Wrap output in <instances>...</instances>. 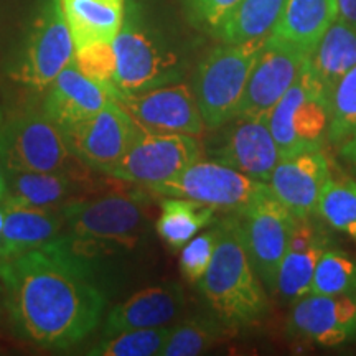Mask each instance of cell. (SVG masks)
Listing matches in <instances>:
<instances>
[{
	"label": "cell",
	"instance_id": "cell-20",
	"mask_svg": "<svg viewBox=\"0 0 356 356\" xmlns=\"http://www.w3.org/2000/svg\"><path fill=\"white\" fill-rule=\"evenodd\" d=\"M7 172L6 203L30 208L61 210L83 200L89 172Z\"/></svg>",
	"mask_w": 356,
	"mask_h": 356
},
{
	"label": "cell",
	"instance_id": "cell-9",
	"mask_svg": "<svg viewBox=\"0 0 356 356\" xmlns=\"http://www.w3.org/2000/svg\"><path fill=\"white\" fill-rule=\"evenodd\" d=\"M74 43L60 0H44L8 74L22 86L42 91L71 63Z\"/></svg>",
	"mask_w": 356,
	"mask_h": 356
},
{
	"label": "cell",
	"instance_id": "cell-17",
	"mask_svg": "<svg viewBox=\"0 0 356 356\" xmlns=\"http://www.w3.org/2000/svg\"><path fill=\"white\" fill-rule=\"evenodd\" d=\"M330 175L332 163L323 149L307 150L280 159L267 185L293 216L304 220L317 216L320 193Z\"/></svg>",
	"mask_w": 356,
	"mask_h": 356
},
{
	"label": "cell",
	"instance_id": "cell-36",
	"mask_svg": "<svg viewBox=\"0 0 356 356\" xmlns=\"http://www.w3.org/2000/svg\"><path fill=\"white\" fill-rule=\"evenodd\" d=\"M335 150L338 159L341 160V163L348 168L350 175L356 178V129L343 142H340L335 147Z\"/></svg>",
	"mask_w": 356,
	"mask_h": 356
},
{
	"label": "cell",
	"instance_id": "cell-27",
	"mask_svg": "<svg viewBox=\"0 0 356 356\" xmlns=\"http://www.w3.org/2000/svg\"><path fill=\"white\" fill-rule=\"evenodd\" d=\"M286 0H241L221 22L213 37L221 43H244L273 33Z\"/></svg>",
	"mask_w": 356,
	"mask_h": 356
},
{
	"label": "cell",
	"instance_id": "cell-39",
	"mask_svg": "<svg viewBox=\"0 0 356 356\" xmlns=\"http://www.w3.org/2000/svg\"><path fill=\"white\" fill-rule=\"evenodd\" d=\"M6 215H7V203L0 202V236H2V229H3V222H6Z\"/></svg>",
	"mask_w": 356,
	"mask_h": 356
},
{
	"label": "cell",
	"instance_id": "cell-16",
	"mask_svg": "<svg viewBox=\"0 0 356 356\" xmlns=\"http://www.w3.org/2000/svg\"><path fill=\"white\" fill-rule=\"evenodd\" d=\"M115 101L142 127L150 131L195 137H202L207 131L191 84L185 81L149 89L139 95H119Z\"/></svg>",
	"mask_w": 356,
	"mask_h": 356
},
{
	"label": "cell",
	"instance_id": "cell-2",
	"mask_svg": "<svg viewBox=\"0 0 356 356\" xmlns=\"http://www.w3.org/2000/svg\"><path fill=\"white\" fill-rule=\"evenodd\" d=\"M218 228L215 254L198 287L213 314L226 325L238 332L256 327L270 314L269 292L249 261L233 213L218 221Z\"/></svg>",
	"mask_w": 356,
	"mask_h": 356
},
{
	"label": "cell",
	"instance_id": "cell-25",
	"mask_svg": "<svg viewBox=\"0 0 356 356\" xmlns=\"http://www.w3.org/2000/svg\"><path fill=\"white\" fill-rule=\"evenodd\" d=\"M309 60L318 81L330 96L337 83L356 65V26L337 17Z\"/></svg>",
	"mask_w": 356,
	"mask_h": 356
},
{
	"label": "cell",
	"instance_id": "cell-33",
	"mask_svg": "<svg viewBox=\"0 0 356 356\" xmlns=\"http://www.w3.org/2000/svg\"><path fill=\"white\" fill-rule=\"evenodd\" d=\"M73 63L88 78L95 79V81L102 84V86L108 88L114 99L118 91H115L114 86L115 53L113 43L95 42L84 44V47L74 48Z\"/></svg>",
	"mask_w": 356,
	"mask_h": 356
},
{
	"label": "cell",
	"instance_id": "cell-38",
	"mask_svg": "<svg viewBox=\"0 0 356 356\" xmlns=\"http://www.w3.org/2000/svg\"><path fill=\"white\" fill-rule=\"evenodd\" d=\"M7 191V172L6 167H3L2 160H0V202H2L3 197H6Z\"/></svg>",
	"mask_w": 356,
	"mask_h": 356
},
{
	"label": "cell",
	"instance_id": "cell-6",
	"mask_svg": "<svg viewBox=\"0 0 356 356\" xmlns=\"http://www.w3.org/2000/svg\"><path fill=\"white\" fill-rule=\"evenodd\" d=\"M328 121L330 96L307 58L296 81L267 114L280 159L307 150H322L327 144Z\"/></svg>",
	"mask_w": 356,
	"mask_h": 356
},
{
	"label": "cell",
	"instance_id": "cell-24",
	"mask_svg": "<svg viewBox=\"0 0 356 356\" xmlns=\"http://www.w3.org/2000/svg\"><path fill=\"white\" fill-rule=\"evenodd\" d=\"M337 17L338 0H286L270 35L310 55Z\"/></svg>",
	"mask_w": 356,
	"mask_h": 356
},
{
	"label": "cell",
	"instance_id": "cell-32",
	"mask_svg": "<svg viewBox=\"0 0 356 356\" xmlns=\"http://www.w3.org/2000/svg\"><path fill=\"white\" fill-rule=\"evenodd\" d=\"M356 129V65L345 74L330 95V121L327 144L337 147Z\"/></svg>",
	"mask_w": 356,
	"mask_h": 356
},
{
	"label": "cell",
	"instance_id": "cell-31",
	"mask_svg": "<svg viewBox=\"0 0 356 356\" xmlns=\"http://www.w3.org/2000/svg\"><path fill=\"white\" fill-rule=\"evenodd\" d=\"M348 292H356V262L345 251L330 246L315 266L309 293L337 296Z\"/></svg>",
	"mask_w": 356,
	"mask_h": 356
},
{
	"label": "cell",
	"instance_id": "cell-5",
	"mask_svg": "<svg viewBox=\"0 0 356 356\" xmlns=\"http://www.w3.org/2000/svg\"><path fill=\"white\" fill-rule=\"evenodd\" d=\"M266 38L244 43L220 42L200 58L190 84L207 131H216L236 118Z\"/></svg>",
	"mask_w": 356,
	"mask_h": 356
},
{
	"label": "cell",
	"instance_id": "cell-14",
	"mask_svg": "<svg viewBox=\"0 0 356 356\" xmlns=\"http://www.w3.org/2000/svg\"><path fill=\"white\" fill-rule=\"evenodd\" d=\"M287 333L296 340L325 348L356 341V292L305 293L291 304Z\"/></svg>",
	"mask_w": 356,
	"mask_h": 356
},
{
	"label": "cell",
	"instance_id": "cell-3",
	"mask_svg": "<svg viewBox=\"0 0 356 356\" xmlns=\"http://www.w3.org/2000/svg\"><path fill=\"white\" fill-rule=\"evenodd\" d=\"M113 47L115 53V97L139 95L149 89L180 83L190 71L186 48L167 30L150 20L137 3L127 6Z\"/></svg>",
	"mask_w": 356,
	"mask_h": 356
},
{
	"label": "cell",
	"instance_id": "cell-35",
	"mask_svg": "<svg viewBox=\"0 0 356 356\" xmlns=\"http://www.w3.org/2000/svg\"><path fill=\"white\" fill-rule=\"evenodd\" d=\"M241 0H184L186 19L200 30L211 33Z\"/></svg>",
	"mask_w": 356,
	"mask_h": 356
},
{
	"label": "cell",
	"instance_id": "cell-11",
	"mask_svg": "<svg viewBox=\"0 0 356 356\" xmlns=\"http://www.w3.org/2000/svg\"><path fill=\"white\" fill-rule=\"evenodd\" d=\"M233 215L249 261L266 291L274 296L280 262L297 226V218L273 193Z\"/></svg>",
	"mask_w": 356,
	"mask_h": 356
},
{
	"label": "cell",
	"instance_id": "cell-19",
	"mask_svg": "<svg viewBox=\"0 0 356 356\" xmlns=\"http://www.w3.org/2000/svg\"><path fill=\"white\" fill-rule=\"evenodd\" d=\"M113 99L106 86L88 78L71 63L47 88L42 109L63 131L96 115Z\"/></svg>",
	"mask_w": 356,
	"mask_h": 356
},
{
	"label": "cell",
	"instance_id": "cell-10",
	"mask_svg": "<svg viewBox=\"0 0 356 356\" xmlns=\"http://www.w3.org/2000/svg\"><path fill=\"white\" fill-rule=\"evenodd\" d=\"M203 157V144L188 134L142 127L136 142L108 175L142 188L172 180Z\"/></svg>",
	"mask_w": 356,
	"mask_h": 356
},
{
	"label": "cell",
	"instance_id": "cell-34",
	"mask_svg": "<svg viewBox=\"0 0 356 356\" xmlns=\"http://www.w3.org/2000/svg\"><path fill=\"white\" fill-rule=\"evenodd\" d=\"M218 236H220V228L218 222L213 228L203 231V233L195 234L184 248L180 249V270L181 275L188 282L198 284L200 279L207 273L210 266L211 257L215 254V249L218 244Z\"/></svg>",
	"mask_w": 356,
	"mask_h": 356
},
{
	"label": "cell",
	"instance_id": "cell-12",
	"mask_svg": "<svg viewBox=\"0 0 356 356\" xmlns=\"http://www.w3.org/2000/svg\"><path fill=\"white\" fill-rule=\"evenodd\" d=\"M203 145V155L225 163L254 180L269 181L280 154L264 118H236Z\"/></svg>",
	"mask_w": 356,
	"mask_h": 356
},
{
	"label": "cell",
	"instance_id": "cell-30",
	"mask_svg": "<svg viewBox=\"0 0 356 356\" xmlns=\"http://www.w3.org/2000/svg\"><path fill=\"white\" fill-rule=\"evenodd\" d=\"M170 327L134 328L104 335V340L88 350L92 356H160Z\"/></svg>",
	"mask_w": 356,
	"mask_h": 356
},
{
	"label": "cell",
	"instance_id": "cell-37",
	"mask_svg": "<svg viewBox=\"0 0 356 356\" xmlns=\"http://www.w3.org/2000/svg\"><path fill=\"white\" fill-rule=\"evenodd\" d=\"M338 17L356 26V0H338Z\"/></svg>",
	"mask_w": 356,
	"mask_h": 356
},
{
	"label": "cell",
	"instance_id": "cell-8",
	"mask_svg": "<svg viewBox=\"0 0 356 356\" xmlns=\"http://www.w3.org/2000/svg\"><path fill=\"white\" fill-rule=\"evenodd\" d=\"M144 190L157 197L197 200L226 213L243 211L270 193L269 185L264 181L254 180L204 155L172 180Z\"/></svg>",
	"mask_w": 356,
	"mask_h": 356
},
{
	"label": "cell",
	"instance_id": "cell-15",
	"mask_svg": "<svg viewBox=\"0 0 356 356\" xmlns=\"http://www.w3.org/2000/svg\"><path fill=\"white\" fill-rule=\"evenodd\" d=\"M307 58L309 53L269 35L249 74L236 118H264L269 114L296 81Z\"/></svg>",
	"mask_w": 356,
	"mask_h": 356
},
{
	"label": "cell",
	"instance_id": "cell-23",
	"mask_svg": "<svg viewBox=\"0 0 356 356\" xmlns=\"http://www.w3.org/2000/svg\"><path fill=\"white\" fill-rule=\"evenodd\" d=\"M74 48L114 42L126 17V0H60Z\"/></svg>",
	"mask_w": 356,
	"mask_h": 356
},
{
	"label": "cell",
	"instance_id": "cell-13",
	"mask_svg": "<svg viewBox=\"0 0 356 356\" xmlns=\"http://www.w3.org/2000/svg\"><path fill=\"white\" fill-rule=\"evenodd\" d=\"M142 126L124 106L111 99L96 115L65 131L74 155L91 170L108 173L136 142Z\"/></svg>",
	"mask_w": 356,
	"mask_h": 356
},
{
	"label": "cell",
	"instance_id": "cell-29",
	"mask_svg": "<svg viewBox=\"0 0 356 356\" xmlns=\"http://www.w3.org/2000/svg\"><path fill=\"white\" fill-rule=\"evenodd\" d=\"M317 216L356 243V180L337 168L320 193Z\"/></svg>",
	"mask_w": 356,
	"mask_h": 356
},
{
	"label": "cell",
	"instance_id": "cell-7",
	"mask_svg": "<svg viewBox=\"0 0 356 356\" xmlns=\"http://www.w3.org/2000/svg\"><path fill=\"white\" fill-rule=\"evenodd\" d=\"M0 160L6 170L84 173L63 129L44 111H25L0 124Z\"/></svg>",
	"mask_w": 356,
	"mask_h": 356
},
{
	"label": "cell",
	"instance_id": "cell-21",
	"mask_svg": "<svg viewBox=\"0 0 356 356\" xmlns=\"http://www.w3.org/2000/svg\"><path fill=\"white\" fill-rule=\"evenodd\" d=\"M185 307V296L175 282L142 289L113 307L104 322V335L134 328L168 327Z\"/></svg>",
	"mask_w": 356,
	"mask_h": 356
},
{
	"label": "cell",
	"instance_id": "cell-1",
	"mask_svg": "<svg viewBox=\"0 0 356 356\" xmlns=\"http://www.w3.org/2000/svg\"><path fill=\"white\" fill-rule=\"evenodd\" d=\"M88 261L60 238L0 262L3 302L17 337L44 348H70L96 330L106 299Z\"/></svg>",
	"mask_w": 356,
	"mask_h": 356
},
{
	"label": "cell",
	"instance_id": "cell-26",
	"mask_svg": "<svg viewBox=\"0 0 356 356\" xmlns=\"http://www.w3.org/2000/svg\"><path fill=\"white\" fill-rule=\"evenodd\" d=\"M155 229L172 249H181L200 231L215 222L216 208L197 200L162 197Z\"/></svg>",
	"mask_w": 356,
	"mask_h": 356
},
{
	"label": "cell",
	"instance_id": "cell-22",
	"mask_svg": "<svg viewBox=\"0 0 356 356\" xmlns=\"http://www.w3.org/2000/svg\"><path fill=\"white\" fill-rule=\"evenodd\" d=\"M63 234L65 221L61 210L7 203L6 222L0 236V262L55 243Z\"/></svg>",
	"mask_w": 356,
	"mask_h": 356
},
{
	"label": "cell",
	"instance_id": "cell-18",
	"mask_svg": "<svg viewBox=\"0 0 356 356\" xmlns=\"http://www.w3.org/2000/svg\"><path fill=\"white\" fill-rule=\"evenodd\" d=\"M332 243L330 226L322 218H297V226L280 262L274 296L291 305L309 293L315 266Z\"/></svg>",
	"mask_w": 356,
	"mask_h": 356
},
{
	"label": "cell",
	"instance_id": "cell-4",
	"mask_svg": "<svg viewBox=\"0 0 356 356\" xmlns=\"http://www.w3.org/2000/svg\"><path fill=\"white\" fill-rule=\"evenodd\" d=\"M149 198L140 191L83 198L61 208L66 246L84 259L97 252L132 249L144 238Z\"/></svg>",
	"mask_w": 356,
	"mask_h": 356
},
{
	"label": "cell",
	"instance_id": "cell-28",
	"mask_svg": "<svg viewBox=\"0 0 356 356\" xmlns=\"http://www.w3.org/2000/svg\"><path fill=\"white\" fill-rule=\"evenodd\" d=\"M238 330L213 315H198L170 327L160 356H195L215 348Z\"/></svg>",
	"mask_w": 356,
	"mask_h": 356
}]
</instances>
